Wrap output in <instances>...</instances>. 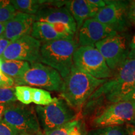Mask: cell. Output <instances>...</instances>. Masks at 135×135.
I'll return each mask as SVG.
<instances>
[{
	"label": "cell",
	"instance_id": "obj_1",
	"mask_svg": "<svg viewBox=\"0 0 135 135\" xmlns=\"http://www.w3.org/2000/svg\"><path fill=\"white\" fill-rule=\"evenodd\" d=\"M117 73L107 80L91 94L83 106L84 113L106 103L123 101L135 87V60L126 59L117 69Z\"/></svg>",
	"mask_w": 135,
	"mask_h": 135
},
{
	"label": "cell",
	"instance_id": "obj_2",
	"mask_svg": "<svg viewBox=\"0 0 135 135\" xmlns=\"http://www.w3.org/2000/svg\"><path fill=\"white\" fill-rule=\"evenodd\" d=\"M107 79H97L81 71L75 66L63 79L61 96L76 111H81L91 94Z\"/></svg>",
	"mask_w": 135,
	"mask_h": 135
},
{
	"label": "cell",
	"instance_id": "obj_3",
	"mask_svg": "<svg viewBox=\"0 0 135 135\" xmlns=\"http://www.w3.org/2000/svg\"><path fill=\"white\" fill-rule=\"evenodd\" d=\"M78 48L74 38H64L46 42L40 48V62L55 69L64 79L73 66V57Z\"/></svg>",
	"mask_w": 135,
	"mask_h": 135
},
{
	"label": "cell",
	"instance_id": "obj_4",
	"mask_svg": "<svg viewBox=\"0 0 135 135\" xmlns=\"http://www.w3.org/2000/svg\"><path fill=\"white\" fill-rule=\"evenodd\" d=\"M35 111L44 132L54 130L77 119L78 113L63 98L46 106H37Z\"/></svg>",
	"mask_w": 135,
	"mask_h": 135
},
{
	"label": "cell",
	"instance_id": "obj_5",
	"mask_svg": "<svg viewBox=\"0 0 135 135\" xmlns=\"http://www.w3.org/2000/svg\"><path fill=\"white\" fill-rule=\"evenodd\" d=\"M14 81L16 86L39 87L50 91L60 92L63 79L51 67L41 63H35L31 64L30 69L21 78Z\"/></svg>",
	"mask_w": 135,
	"mask_h": 135
},
{
	"label": "cell",
	"instance_id": "obj_6",
	"mask_svg": "<svg viewBox=\"0 0 135 135\" xmlns=\"http://www.w3.org/2000/svg\"><path fill=\"white\" fill-rule=\"evenodd\" d=\"M73 65L78 70L100 80L113 76L105 60L95 46H80L73 57Z\"/></svg>",
	"mask_w": 135,
	"mask_h": 135
},
{
	"label": "cell",
	"instance_id": "obj_7",
	"mask_svg": "<svg viewBox=\"0 0 135 135\" xmlns=\"http://www.w3.org/2000/svg\"><path fill=\"white\" fill-rule=\"evenodd\" d=\"M3 120L19 134H42L35 108L16 102L8 104Z\"/></svg>",
	"mask_w": 135,
	"mask_h": 135
},
{
	"label": "cell",
	"instance_id": "obj_8",
	"mask_svg": "<svg viewBox=\"0 0 135 135\" xmlns=\"http://www.w3.org/2000/svg\"><path fill=\"white\" fill-rule=\"evenodd\" d=\"M129 44L126 35L118 33L98 42L94 46L101 54L108 66L113 71L117 70L128 59L129 52Z\"/></svg>",
	"mask_w": 135,
	"mask_h": 135
},
{
	"label": "cell",
	"instance_id": "obj_9",
	"mask_svg": "<svg viewBox=\"0 0 135 135\" xmlns=\"http://www.w3.org/2000/svg\"><path fill=\"white\" fill-rule=\"evenodd\" d=\"M135 104L123 101L106 106L94 118L92 124L96 128L113 127L133 122Z\"/></svg>",
	"mask_w": 135,
	"mask_h": 135
},
{
	"label": "cell",
	"instance_id": "obj_10",
	"mask_svg": "<svg viewBox=\"0 0 135 135\" xmlns=\"http://www.w3.org/2000/svg\"><path fill=\"white\" fill-rule=\"evenodd\" d=\"M106 6L98 10L93 19L108 25L117 33L126 31L129 25L128 9L129 1H104Z\"/></svg>",
	"mask_w": 135,
	"mask_h": 135
},
{
	"label": "cell",
	"instance_id": "obj_11",
	"mask_svg": "<svg viewBox=\"0 0 135 135\" xmlns=\"http://www.w3.org/2000/svg\"><path fill=\"white\" fill-rule=\"evenodd\" d=\"M41 43L26 35L11 41L1 56L2 61L18 60L28 63H40V48Z\"/></svg>",
	"mask_w": 135,
	"mask_h": 135
},
{
	"label": "cell",
	"instance_id": "obj_12",
	"mask_svg": "<svg viewBox=\"0 0 135 135\" xmlns=\"http://www.w3.org/2000/svg\"><path fill=\"white\" fill-rule=\"evenodd\" d=\"M118 33L108 25L93 18H89L79 30L78 44L80 46H94L98 42Z\"/></svg>",
	"mask_w": 135,
	"mask_h": 135
},
{
	"label": "cell",
	"instance_id": "obj_13",
	"mask_svg": "<svg viewBox=\"0 0 135 135\" xmlns=\"http://www.w3.org/2000/svg\"><path fill=\"white\" fill-rule=\"evenodd\" d=\"M35 21V15L17 11L16 15L5 23L3 36L11 42L26 35H31Z\"/></svg>",
	"mask_w": 135,
	"mask_h": 135
},
{
	"label": "cell",
	"instance_id": "obj_14",
	"mask_svg": "<svg viewBox=\"0 0 135 135\" xmlns=\"http://www.w3.org/2000/svg\"><path fill=\"white\" fill-rule=\"evenodd\" d=\"M35 17V21L64 24L70 27L75 33L76 32V22L66 8L44 6L39 9Z\"/></svg>",
	"mask_w": 135,
	"mask_h": 135
},
{
	"label": "cell",
	"instance_id": "obj_15",
	"mask_svg": "<svg viewBox=\"0 0 135 135\" xmlns=\"http://www.w3.org/2000/svg\"><path fill=\"white\" fill-rule=\"evenodd\" d=\"M65 4L76 22V32L86 20L93 18L99 10L89 4L87 0L65 1Z\"/></svg>",
	"mask_w": 135,
	"mask_h": 135
},
{
	"label": "cell",
	"instance_id": "obj_16",
	"mask_svg": "<svg viewBox=\"0 0 135 135\" xmlns=\"http://www.w3.org/2000/svg\"><path fill=\"white\" fill-rule=\"evenodd\" d=\"M31 36L43 43L60 39L74 38H68L61 35L54 29L50 23L40 21L34 22L32 26Z\"/></svg>",
	"mask_w": 135,
	"mask_h": 135
},
{
	"label": "cell",
	"instance_id": "obj_17",
	"mask_svg": "<svg viewBox=\"0 0 135 135\" xmlns=\"http://www.w3.org/2000/svg\"><path fill=\"white\" fill-rule=\"evenodd\" d=\"M30 68V63L27 61L7 60L3 61L1 71L4 75L15 81L21 78Z\"/></svg>",
	"mask_w": 135,
	"mask_h": 135
},
{
	"label": "cell",
	"instance_id": "obj_18",
	"mask_svg": "<svg viewBox=\"0 0 135 135\" xmlns=\"http://www.w3.org/2000/svg\"><path fill=\"white\" fill-rule=\"evenodd\" d=\"M45 134V135H86L83 123L78 118Z\"/></svg>",
	"mask_w": 135,
	"mask_h": 135
},
{
	"label": "cell",
	"instance_id": "obj_19",
	"mask_svg": "<svg viewBox=\"0 0 135 135\" xmlns=\"http://www.w3.org/2000/svg\"><path fill=\"white\" fill-rule=\"evenodd\" d=\"M10 2L18 12L35 15L43 6L45 0H12Z\"/></svg>",
	"mask_w": 135,
	"mask_h": 135
},
{
	"label": "cell",
	"instance_id": "obj_20",
	"mask_svg": "<svg viewBox=\"0 0 135 135\" xmlns=\"http://www.w3.org/2000/svg\"><path fill=\"white\" fill-rule=\"evenodd\" d=\"M57 98H52L50 93L41 88H32V103L38 106H46L58 101Z\"/></svg>",
	"mask_w": 135,
	"mask_h": 135
},
{
	"label": "cell",
	"instance_id": "obj_21",
	"mask_svg": "<svg viewBox=\"0 0 135 135\" xmlns=\"http://www.w3.org/2000/svg\"><path fill=\"white\" fill-rule=\"evenodd\" d=\"M17 11L9 0H0V23H6L16 15Z\"/></svg>",
	"mask_w": 135,
	"mask_h": 135
},
{
	"label": "cell",
	"instance_id": "obj_22",
	"mask_svg": "<svg viewBox=\"0 0 135 135\" xmlns=\"http://www.w3.org/2000/svg\"><path fill=\"white\" fill-rule=\"evenodd\" d=\"M15 97L25 105H28L32 103V88L28 86H16Z\"/></svg>",
	"mask_w": 135,
	"mask_h": 135
},
{
	"label": "cell",
	"instance_id": "obj_23",
	"mask_svg": "<svg viewBox=\"0 0 135 135\" xmlns=\"http://www.w3.org/2000/svg\"><path fill=\"white\" fill-rule=\"evenodd\" d=\"M86 135H127L124 126L98 128L92 129Z\"/></svg>",
	"mask_w": 135,
	"mask_h": 135
},
{
	"label": "cell",
	"instance_id": "obj_24",
	"mask_svg": "<svg viewBox=\"0 0 135 135\" xmlns=\"http://www.w3.org/2000/svg\"><path fill=\"white\" fill-rule=\"evenodd\" d=\"M15 87L0 88V104H8L16 102Z\"/></svg>",
	"mask_w": 135,
	"mask_h": 135
},
{
	"label": "cell",
	"instance_id": "obj_25",
	"mask_svg": "<svg viewBox=\"0 0 135 135\" xmlns=\"http://www.w3.org/2000/svg\"><path fill=\"white\" fill-rule=\"evenodd\" d=\"M19 133L4 120L0 121V135H19Z\"/></svg>",
	"mask_w": 135,
	"mask_h": 135
},
{
	"label": "cell",
	"instance_id": "obj_26",
	"mask_svg": "<svg viewBox=\"0 0 135 135\" xmlns=\"http://www.w3.org/2000/svg\"><path fill=\"white\" fill-rule=\"evenodd\" d=\"M15 85V81L12 78L3 73L0 74V88H11Z\"/></svg>",
	"mask_w": 135,
	"mask_h": 135
},
{
	"label": "cell",
	"instance_id": "obj_27",
	"mask_svg": "<svg viewBox=\"0 0 135 135\" xmlns=\"http://www.w3.org/2000/svg\"><path fill=\"white\" fill-rule=\"evenodd\" d=\"M128 19L129 21L135 25V1H129L128 9Z\"/></svg>",
	"mask_w": 135,
	"mask_h": 135
},
{
	"label": "cell",
	"instance_id": "obj_28",
	"mask_svg": "<svg viewBox=\"0 0 135 135\" xmlns=\"http://www.w3.org/2000/svg\"><path fill=\"white\" fill-rule=\"evenodd\" d=\"M11 41L5 38L3 36H0V58L3 55L5 50L7 48Z\"/></svg>",
	"mask_w": 135,
	"mask_h": 135
},
{
	"label": "cell",
	"instance_id": "obj_29",
	"mask_svg": "<svg viewBox=\"0 0 135 135\" xmlns=\"http://www.w3.org/2000/svg\"><path fill=\"white\" fill-rule=\"evenodd\" d=\"M87 1L92 6L99 9L104 8L106 6L104 1H103V0H87Z\"/></svg>",
	"mask_w": 135,
	"mask_h": 135
},
{
	"label": "cell",
	"instance_id": "obj_30",
	"mask_svg": "<svg viewBox=\"0 0 135 135\" xmlns=\"http://www.w3.org/2000/svg\"><path fill=\"white\" fill-rule=\"evenodd\" d=\"M127 135H135V124L132 123H128L124 126Z\"/></svg>",
	"mask_w": 135,
	"mask_h": 135
},
{
	"label": "cell",
	"instance_id": "obj_31",
	"mask_svg": "<svg viewBox=\"0 0 135 135\" xmlns=\"http://www.w3.org/2000/svg\"><path fill=\"white\" fill-rule=\"evenodd\" d=\"M123 101H130V102L133 103L135 104V87L131 90V91L129 93L124 99H123Z\"/></svg>",
	"mask_w": 135,
	"mask_h": 135
},
{
	"label": "cell",
	"instance_id": "obj_32",
	"mask_svg": "<svg viewBox=\"0 0 135 135\" xmlns=\"http://www.w3.org/2000/svg\"><path fill=\"white\" fill-rule=\"evenodd\" d=\"M6 106L7 104H0V121L2 120L3 116H4V113L6 110Z\"/></svg>",
	"mask_w": 135,
	"mask_h": 135
},
{
	"label": "cell",
	"instance_id": "obj_33",
	"mask_svg": "<svg viewBox=\"0 0 135 135\" xmlns=\"http://www.w3.org/2000/svg\"><path fill=\"white\" fill-rule=\"evenodd\" d=\"M129 48H130L131 50L135 49V33H134V35H133V38H131L130 42H129Z\"/></svg>",
	"mask_w": 135,
	"mask_h": 135
},
{
	"label": "cell",
	"instance_id": "obj_34",
	"mask_svg": "<svg viewBox=\"0 0 135 135\" xmlns=\"http://www.w3.org/2000/svg\"><path fill=\"white\" fill-rule=\"evenodd\" d=\"M128 59L135 60V49H133V50H131V51H129L128 55Z\"/></svg>",
	"mask_w": 135,
	"mask_h": 135
},
{
	"label": "cell",
	"instance_id": "obj_35",
	"mask_svg": "<svg viewBox=\"0 0 135 135\" xmlns=\"http://www.w3.org/2000/svg\"><path fill=\"white\" fill-rule=\"evenodd\" d=\"M4 28H5V23H0V36H3V33L4 31Z\"/></svg>",
	"mask_w": 135,
	"mask_h": 135
},
{
	"label": "cell",
	"instance_id": "obj_36",
	"mask_svg": "<svg viewBox=\"0 0 135 135\" xmlns=\"http://www.w3.org/2000/svg\"><path fill=\"white\" fill-rule=\"evenodd\" d=\"M2 63H3V61L0 58V74H2V71H1V65H2Z\"/></svg>",
	"mask_w": 135,
	"mask_h": 135
},
{
	"label": "cell",
	"instance_id": "obj_37",
	"mask_svg": "<svg viewBox=\"0 0 135 135\" xmlns=\"http://www.w3.org/2000/svg\"><path fill=\"white\" fill-rule=\"evenodd\" d=\"M19 135H43V134H20Z\"/></svg>",
	"mask_w": 135,
	"mask_h": 135
},
{
	"label": "cell",
	"instance_id": "obj_38",
	"mask_svg": "<svg viewBox=\"0 0 135 135\" xmlns=\"http://www.w3.org/2000/svg\"><path fill=\"white\" fill-rule=\"evenodd\" d=\"M133 122H134V123H135V115H134V120H133Z\"/></svg>",
	"mask_w": 135,
	"mask_h": 135
}]
</instances>
